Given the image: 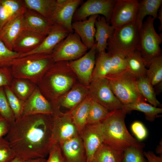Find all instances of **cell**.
<instances>
[{
    "label": "cell",
    "mask_w": 162,
    "mask_h": 162,
    "mask_svg": "<svg viewBox=\"0 0 162 162\" xmlns=\"http://www.w3.org/2000/svg\"><path fill=\"white\" fill-rule=\"evenodd\" d=\"M136 81L138 90L146 101L154 106H160V103L156 98L153 86L146 77L137 78Z\"/></svg>",
    "instance_id": "35"
},
{
    "label": "cell",
    "mask_w": 162,
    "mask_h": 162,
    "mask_svg": "<svg viewBox=\"0 0 162 162\" xmlns=\"http://www.w3.org/2000/svg\"><path fill=\"white\" fill-rule=\"evenodd\" d=\"M128 69L136 79L146 76L147 69L140 52L137 50L126 56Z\"/></svg>",
    "instance_id": "29"
},
{
    "label": "cell",
    "mask_w": 162,
    "mask_h": 162,
    "mask_svg": "<svg viewBox=\"0 0 162 162\" xmlns=\"http://www.w3.org/2000/svg\"><path fill=\"white\" fill-rule=\"evenodd\" d=\"M46 36L35 32L23 29L14 42L12 50L20 55L26 53L39 46Z\"/></svg>",
    "instance_id": "19"
},
{
    "label": "cell",
    "mask_w": 162,
    "mask_h": 162,
    "mask_svg": "<svg viewBox=\"0 0 162 162\" xmlns=\"http://www.w3.org/2000/svg\"><path fill=\"white\" fill-rule=\"evenodd\" d=\"M10 124L4 118L0 117V138L6 135L10 129Z\"/></svg>",
    "instance_id": "46"
},
{
    "label": "cell",
    "mask_w": 162,
    "mask_h": 162,
    "mask_svg": "<svg viewBox=\"0 0 162 162\" xmlns=\"http://www.w3.org/2000/svg\"><path fill=\"white\" fill-rule=\"evenodd\" d=\"M131 128L132 132L138 140H142L147 137V130L140 122L136 121L134 122L132 124Z\"/></svg>",
    "instance_id": "45"
},
{
    "label": "cell",
    "mask_w": 162,
    "mask_h": 162,
    "mask_svg": "<svg viewBox=\"0 0 162 162\" xmlns=\"http://www.w3.org/2000/svg\"><path fill=\"white\" fill-rule=\"evenodd\" d=\"M68 63L65 61L54 62L37 84L42 94L52 104H57L58 97L73 84V78L64 74Z\"/></svg>",
    "instance_id": "4"
},
{
    "label": "cell",
    "mask_w": 162,
    "mask_h": 162,
    "mask_svg": "<svg viewBox=\"0 0 162 162\" xmlns=\"http://www.w3.org/2000/svg\"><path fill=\"white\" fill-rule=\"evenodd\" d=\"M97 52L96 43L85 54L79 58L69 62L72 70L86 86L89 85L95 63Z\"/></svg>",
    "instance_id": "14"
},
{
    "label": "cell",
    "mask_w": 162,
    "mask_h": 162,
    "mask_svg": "<svg viewBox=\"0 0 162 162\" xmlns=\"http://www.w3.org/2000/svg\"><path fill=\"white\" fill-rule=\"evenodd\" d=\"M20 54L8 49L0 40V67L10 68L13 61Z\"/></svg>",
    "instance_id": "40"
},
{
    "label": "cell",
    "mask_w": 162,
    "mask_h": 162,
    "mask_svg": "<svg viewBox=\"0 0 162 162\" xmlns=\"http://www.w3.org/2000/svg\"><path fill=\"white\" fill-rule=\"evenodd\" d=\"M90 98L108 109L113 111L123 107V105L113 92L108 80L105 77L91 81L88 86Z\"/></svg>",
    "instance_id": "9"
},
{
    "label": "cell",
    "mask_w": 162,
    "mask_h": 162,
    "mask_svg": "<svg viewBox=\"0 0 162 162\" xmlns=\"http://www.w3.org/2000/svg\"><path fill=\"white\" fill-rule=\"evenodd\" d=\"M53 112L51 102L44 95L37 86L24 102L22 116L38 114L52 115Z\"/></svg>",
    "instance_id": "16"
},
{
    "label": "cell",
    "mask_w": 162,
    "mask_h": 162,
    "mask_svg": "<svg viewBox=\"0 0 162 162\" xmlns=\"http://www.w3.org/2000/svg\"><path fill=\"white\" fill-rule=\"evenodd\" d=\"M0 116L11 124L15 120V118L7 99L4 87L0 88Z\"/></svg>",
    "instance_id": "39"
},
{
    "label": "cell",
    "mask_w": 162,
    "mask_h": 162,
    "mask_svg": "<svg viewBox=\"0 0 162 162\" xmlns=\"http://www.w3.org/2000/svg\"><path fill=\"white\" fill-rule=\"evenodd\" d=\"M13 78L10 67H0V88L10 86Z\"/></svg>",
    "instance_id": "44"
},
{
    "label": "cell",
    "mask_w": 162,
    "mask_h": 162,
    "mask_svg": "<svg viewBox=\"0 0 162 162\" xmlns=\"http://www.w3.org/2000/svg\"><path fill=\"white\" fill-rule=\"evenodd\" d=\"M23 29L35 32L46 36L53 23L36 12L26 8L22 14Z\"/></svg>",
    "instance_id": "20"
},
{
    "label": "cell",
    "mask_w": 162,
    "mask_h": 162,
    "mask_svg": "<svg viewBox=\"0 0 162 162\" xmlns=\"http://www.w3.org/2000/svg\"><path fill=\"white\" fill-rule=\"evenodd\" d=\"M144 156L146 158L148 162H162V156H156L152 152H145L143 153Z\"/></svg>",
    "instance_id": "47"
},
{
    "label": "cell",
    "mask_w": 162,
    "mask_h": 162,
    "mask_svg": "<svg viewBox=\"0 0 162 162\" xmlns=\"http://www.w3.org/2000/svg\"><path fill=\"white\" fill-rule=\"evenodd\" d=\"M122 162H146L142 151L134 147H130L124 152Z\"/></svg>",
    "instance_id": "42"
},
{
    "label": "cell",
    "mask_w": 162,
    "mask_h": 162,
    "mask_svg": "<svg viewBox=\"0 0 162 162\" xmlns=\"http://www.w3.org/2000/svg\"><path fill=\"white\" fill-rule=\"evenodd\" d=\"M28 161L16 156L11 162H28Z\"/></svg>",
    "instance_id": "50"
},
{
    "label": "cell",
    "mask_w": 162,
    "mask_h": 162,
    "mask_svg": "<svg viewBox=\"0 0 162 162\" xmlns=\"http://www.w3.org/2000/svg\"><path fill=\"white\" fill-rule=\"evenodd\" d=\"M95 26V40L97 52H100L107 49L108 40L112 35L115 29L107 22L103 16H99L98 17Z\"/></svg>",
    "instance_id": "23"
},
{
    "label": "cell",
    "mask_w": 162,
    "mask_h": 162,
    "mask_svg": "<svg viewBox=\"0 0 162 162\" xmlns=\"http://www.w3.org/2000/svg\"><path fill=\"white\" fill-rule=\"evenodd\" d=\"M162 0H143L139 1L138 10L136 22L140 29L145 17L149 15L154 19L158 17Z\"/></svg>",
    "instance_id": "27"
},
{
    "label": "cell",
    "mask_w": 162,
    "mask_h": 162,
    "mask_svg": "<svg viewBox=\"0 0 162 162\" xmlns=\"http://www.w3.org/2000/svg\"><path fill=\"white\" fill-rule=\"evenodd\" d=\"M138 3L136 0H116L110 21L115 29L136 21Z\"/></svg>",
    "instance_id": "12"
},
{
    "label": "cell",
    "mask_w": 162,
    "mask_h": 162,
    "mask_svg": "<svg viewBox=\"0 0 162 162\" xmlns=\"http://www.w3.org/2000/svg\"><path fill=\"white\" fill-rule=\"evenodd\" d=\"M0 117H1L0 116Z\"/></svg>",
    "instance_id": "51"
},
{
    "label": "cell",
    "mask_w": 162,
    "mask_h": 162,
    "mask_svg": "<svg viewBox=\"0 0 162 162\" xmlns=\"http://www.w3.org/2000/svg\"><path fill=\"white\" fill-rule=\"evenodd\" d=\"M15 94L25 102L37 87V85L26 79L13 78L10 86Z\"/></svg>",
    "instance_id": "30"
},
{
    "label": "cell",
    "mask_w": 162,
    "mask_h": 162,
    "mask_svg": "<svg viewBox=\"0 0 162 162\" xmlns=\"http://www.w3.org/2000/svg\"><path fill=\"white\" fill-rule=\"evenodd\" d=\"M87 48L76 33H69L54 48L52 54L54 62L75 60L86 52Z\"/></svg>",
    "instance_id": "8"
},
{
    "label": "cell",
    "mask_w": 162,
    "mask_h": 162,
    "mask_svg": "<svg viewBox=\"0 0 162 162\" xmlns=\"http://www.w3.org/2000/svg\"><path fill=\"white\" fill-rule=\"evenodd\" d=\"M92 74L91 81L104 77L110 70V54L105 51L98 52Z\"/></svg>",
    "instance_id": "33"
},
{
    "label": "cell",
    "mask_w": 162,
    "mask_h": 162,
    "mask_svg": "<svg viewBox=\"0 0 162 162\" xmlns=\"http://www.w3.org/2000/svg\"><path fill=\"white\" fill-rule=\"evenodd\" d=\"M127 112L123 108L112 111L101 122L104 142L122 152L130 147H134L142 151L144 144L132 136L127 129L125 123Z\"/></svg>",
    "instance_id": "2"
},
{
    "label": "cell",
    "mask_w": 162,
    "mask_h": 162,
    "mask_svg": "<svg viewBox=\"0 0 162 162\" xmlns=\"http://www.w3.org/2000/svg\"><path fill=\"white\" fill-rule=\"evenodd\" d=\"M110 88L116 97L123 105L146 101L140 93L136 79L128 69L121 72L107 75Z\"/></svg>",
    "instance_id": "5"
},
{
    "label": "cell",
    "mask_w": 162,
    "mask_h": 162,
    "mask_svg": "<svg viewBox=\"0 0 162 162\" xmlns=\"http://www.w3.org/2000/svg\"><path fill=\"white\" fill-rule=\"evenodd\" d=\"M8 140L3 137L0 138V162H11L16 157Z\"/></svg>",
    "instance_id": "41"
},
{
    "label": "cell",
    "mask_w": 162,
    "mask_h": 162,
    "mask_svg": "<svg viewBox=\"0 0 162 162\" xmlns=\"http://www.w3.org/2000/svg\"><path fill=\"white\" fill-rule=\"evenodd\" d=\"M69 33L62 26L53 24L47 35L39 46L30 52L20 55L19 57L33 53L51 54L57 44L64 39Z\"/></svg>",
    "instance_id": "17"
},
{
    "label": "cell",
    "mask_w": 162,
    "mask_h": 162,
    "mask_svg": "<svg viewBox=\"0 0 162 162\" xmlns=\"http://www.w3.org/2000/svg\"><path fill=\"white\" fill-rule=\"evenodd\" d=\"M116 2L114 0H88L76 10L73 21L84 20L90 16L100 14L110 23Z\"/></svg>",
    "instance_id": "11"
},
{
    "label": "cell",
    "mask_w": 162,
    "mask_h": 162,
    "mask_svg": "<svg viewBox=\"0 0 162 162\" xmlns=\"http://www.w3.org/2000/svg\"><path fill=\"white\" fill-rule=\"evenodd\" d=\"M124 152L103 143L94 153L90 162H122Z\"/></svg>",
    "instance_id": "25"
},
{
    "label": "cell",
    "mask_w": 162,
    "mask_h": 162,
    "mask_svg": "<svg viewBox=\"0 0 162 162\" xmlns=\"http://www.w3.org/2000/svg\"><path fill=\"white\" fill-rule=\"evenodd\" d=\"M112 112L91 99L87 118V124L101 122L111 114Z\"/></svg>",
    "instance_id": "34"
},
{
    "label": "cell",
    "mask_w": 162,
    "mask_h": 162,
    "mask_svg": "<svg viewBox=\"0 0 162 162\" xmlns=\"http://www.w3.org/2000/svg\"><path fill=\"white\" fill-rule=\"evenodd\" d=\"M52 117L53 143L59 144L79 135L70 113L64 114L59 110H55Z\"/></svg>",
    "instance_id": "10"
},
{
    "label": "cell",
    "mask_w": 162,
    "mask_h": 162,
    "mask_svg": "<svg viewBox=\"0 0 162 162\" xmlns=\"http://www.w3.org/2000/svg\"><path fill=\"white\" fill-rule=\"evenodd\" d=\"M111 56L110 70L109 74L123 72L128 69L126 56L115 51H108Z\"/></svg>",
    "instance_id": "37"
},
{
    "label": "cell",
    "mask_w": 162,
    "mask_h": 162,
    "mask_svg": "<svg viewBox=\"0 0 162 162\" xmlns=\"http://www.w3.org/2000/svg\"><path fill=\"white\" fill-rule=\"evenodd\" d=\"M99 16L98 15H92L86 20L74 21L72 23L74 32L79 36L88 50L92 48L95 44V24Z\"/></svg>",
    "instance_id": "21"
},
{
    "label": "cell",
    "mask_w": 162,
    "mask_h": 162,
    "mask_svg": "<svg viewBox=\"0 0 162 162\" xmlns=\"http://www.w3.org/2000/svg\"><path fill=\"white\" fill-rule=\"evenodd\" d=\"M147 69L146 77L154 86L162 81V56L155 58L151 62Z\"/></svg>",
    "instance_id": "36"
},
{
    "label": "cell",
    "mask_w": 162,
    "mask_h": 162,
    "mask_svg": "<svg viewBox=\"0 0 162 162\" xmlns=\"http://www.w3.org/2000/svg\"><path fill=\"white\" fill-rule=\"evenodd\" d=\"M123 108L127 112L133 110L143 112L146 119L150 122H153L159 114L162 112V109L155 107L145 101H138L123 105Z\"/></svg>",
    "instance_id": "32"
},
{
    "label": "cell",
    "mask_w": 162,
    "mask_h": 162,
    "mask_svg": "<svg viewBox=\"0 0 162 162\" xmlns=\"http://www.w3.org/2000/svg\"><path fill=\"white\" fill-rule=\"evenodd\" d=\"M22 14L8 22L0 30V40L11 50L14 42L23 29Z\"/></svg>",
    "instance_id": "24"
},
{
    "label": "cell",
    "mask_w": 162,
    "mask_h": 162,
    "mask_svg": "<svg viewBox=\"0 0 162 162\" xmlns=\"http://www.w3.org/2000/svg\"><path fill=\"white\" fill-rule=\"evenodd\" d=\"M26 8L22 0H0V30L8 22L23 14Z\"/></svg>",
    "instance_id": "22"
},
{
    "label": "cell",
    "mask_w": 162,
    "mask_h": 162,
    "mask_svg": "<svg viewBox=\"0 0 162 162\" xmlns=\"http://www.w3.org/2000/svg\"><path fill=\"white\" fill-rule=\"evenodd\" d=\"M54 63L52 54L33 53L15 58L10 68L14 78L26 79L37 85Z\"/></svg>",
    "instance_id": "3"
},
{
    "label": "cell",
    "mask_w": 162,
    "mask_h": 162,
    "mask_svg": "<svg viewBox=\"0 0 162 162\" xmlns=\"http://www.w3.org/2000/svg\"><path fill=\"white\" fill-rule=\"evenodd\" d=\"M80 136L86 151V162H90L96 151L104 142V136L101 123L87 124Z\"/></svg>",
    "instance_id": "15"
},
{
    "label": "cell",
    "mask_w": 162,
    "mask_h": 162,
    "mask_svg": "<svg viewBox=\"0 0 162 162\" xmlns=\"http://www.w3.org/2000/svg\"><path fill=\"white\" fill-rule=\"evenodd\" d=\"M46 160L45 158H39L30 160L28 162H46Z\"/></svg>",
    "instance_id": "49"
},
{
    "label": "cell",
    "mask_w": 162,
    "mask_h": 162,
    "mask_svg": "<svg viewBox=\"0 0 162 162\" xmlns=\"http://www.w3.org/2000/svg\"><path fill=\"white\" fill-rule=\"evenodd\" d=\"M154 19L149 16L143 23L140 30L136 50L148 67L151 61L161 55L160 44L162 41V34H158L154 28Z\"/></svg>",
    "instance_id": "6"
},
{
    "label": "cell",
    "mask_w": 162,
    "mask_h": 162,
    "mask_svg": "<svg viewBox=\"0 0 162 162\" xmlns=\"http://www.w3.org/2000/svg\"><path fill=\"white\" fill-rule=\"evenodd\" d=\"M88 94V91L83 86H76L64 98L58 100L57 104L62 106L73 110L80 103Z\"/></svg>",
    "instance_id": "28"
},
{
    "label": "cell",
    "mask_w": 162,
    "mask_h": 162,
    "mask_svg": "<svg viewBox=\"0 0 162 162\" xmlns=\"http://www.w3.org/2000/svg\"><path fill=\"white\" fill-rule=\"evenodd\" d=\"M140 28L134 22L115 29L108 41V51H115L126 56L136 50Z\"/></svg>",
    "instance_id": "7"
},
{
    "label": "cell",
    "mask_w": 162,
    "mask_h": 162,
    "mask_svg": "<svg viewBox=\"0 0 162 162\" xmlns=\"http://www.w3.org/2000/svg\"><path fill=\"white\" fill-rule=\"evenodd\" d=\"M52 115L22 116L10 124L5 138L16 156L24 160L45 158L52 144Z\"/></svg>",
    "instance_id": "1"
},
{
    "label": "cell",
    "mask_w": 162,
    "mask_h": 162,
    "mask_svg": "<svg viewBox=\"0 0 162 162\" xmlns=\"http://www.w3.org/2000/svg\"><path fill=\"white\" fill-rule=\"evenodd\" d=\"M59 145L65 162H86V151L80 135Z\"/></svg>",
    "instance_id": "18"
},
{
    "label": "cell",
    "mask_w": 162,
    "mask_h": 162,
    "mask_svg": "<svg viewBox=\"0 0 162 162\" xmlns=\"http://www.w3.org/2000/svg\"><path fill=\"white\" fill-rule=\"evenodd\" d=\"M46 162H65L59 145L53 143L50 150Z\"/></svg>",
    "instance_id": "43"
},
{
    "label": "cell",
    "mask_w": 162,
    "mask_h": 162,
    "mask_svg": "<svg viewBox=\"0 0 162 162\" xmlns=\"http://www.w3.org/2000/svg\"><path fill=\"white\" fill-rule=\"evenodd\" d=\"M82 0H57L55 9L50 18L54 24L60 25L69 33L74 32L72 21L74 14Z\"/></svg>",
    "instance_id": "13"
},
{
    "label": "cell",
    "mask_w": 162,
    "mask_h": 162,
    "mask_svg": "<svg viewBox=\"0 0 162 162\" xmlns=\"http://www.w3.org/2000/svg\"><path fill=\"white\" fill-rule=\"evenodd\" d=\"M4 88L8 101L14 114L15 119H18L22 116L24 102L21 100L15 94L10 86H6L4 87Z\"/></svg>",
    "instance_id": "38"
},
{
    "label": "cell",
    "mask_w": 162,
    "mask_h": 162,
    "mask_svg": "<svg viewBox=\"0 0 162 162\" xmlns=\"http://www.w3.org/2000/svg\"><path fill=\"white\" fill-rule=\"evenodd\" d=\"M91 98L88 95L70 113L73 121L80 135L87 124V118Z\"/></svg>",
    "instance_id": "26"
},
{
    "label": "cell",
    "mask_w": 162,
    "mask_h": 162,
    "mask_svg": "<svg viewBox=\"0 0 162 162\" xmlns=\"http://www.w3.org/2000/svg\"><path fill=\"white\" fill-rule=\"evenodd\" d=\"M158 17L160 20V25L159 27V29L160 31L162 30V6L158 10Z\"/></svg>",
    "instance_id": "48"
},
{
    "label": "cell",
    "mask_w": 162,
    "mask_h": 162,
    "mask_svg": "<svg viewBox=\"0 0 162 162\" xmlns=\"http://www.w3.org/2000/svg\"><path fill=\"white\" fill-rule=\"evenodd\" d=\"M23 0L26 8L34 10L50 20L57 4V0Z\"/></svg>",
    "instance_id": "31"
}]
</instances>
